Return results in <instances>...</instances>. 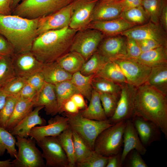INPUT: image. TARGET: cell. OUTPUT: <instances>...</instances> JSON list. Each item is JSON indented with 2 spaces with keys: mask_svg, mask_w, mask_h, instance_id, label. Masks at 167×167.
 I'll use <instances>...</instances> for the list:
<instances>
[{
  "mask_svg": "<svg viewBox=\"0 0 167 167\" xmlns=\"http://www.w3.org/2000/svg\"><path fill=\"white\" fill-rule=\"evenodd\" d=\"M72 131L76 164L86 158L93 150L90 148L81 136L76 132L73 131Z\"/></svg>",
  "mask_w": 167,
  "mask_h": 167,
  "instance_id": "cell-39",
  "label": "cell"
},
{
  "mask_svg": "<svg viewBox=\"0 0 167 167\" xmlns=\"http://www.w3.org/2000/svg\"><path fill=\"white\" fill-rule=\"evenodd\" d=\"M136 88L128 83L122 84L115 112L111 117L108 118L112 124L131 119L134 116Z\"/></svg>",
  "mask_w": 167,
  "mask_h": 167,
  "instance_id": "cell-12",
  "label": "cell"
},
{
  "mask_svg": "<svg viewBox=\"0 0 167 167\" xmlns=\"http://www.w3.org/2000/svg\"><path fill=\"white\" fill-rule=\"evenodd\" d=\"M84 97L82 94L78 93L74 94L71 98L80 111L85 109L87 107Z\"/></svg>",
  "mask_w": 167,
  "mask_h": 167,
  "instance_id": "cell-55",
  "label": "cell"
},
{
  "mask_svg": "<svg viewBox=\"0 0 167 167\" xmlns=\"http://www.w3.org/2000/svg\"><path fill=\"white\" fill-rule=\"evenodd\" d=\"M123 148L121 157L122 164L127 155L132 150H136L142 155H145L147 152L146 148L142 143L131 119L126 121L123 136Z\"/></svg>",
  "mask_w": 167,
  "mask_h": 167,
  "instance_id": "cell-22",
  "label": "cell"
},
{
  "mask_svg": "<svg viewBox=\"0 0 167 167\" xmlns=\"http://www.w3.org/2000/svg\"><path fill=\"white\" fill-rule=\"evenodd\" d=\"M0 167H12L11 159L0 161Z\"/></svg>",
  "mask_w": 167,
  "mask_h": 167,
  "instance_id": "cell-58",
  "label": "cell"
},
{
  "mask_svg": "<svg viewBox=\"0 0 167 167\" xmlns=\"http://www.w3.org/2000/svg\"><path fill=\"white\" fill-rule=\"evenodd\" d=\"M43 106L35 107V109L18 123L10 131L14 136L22 138H28L32 129L38 125L43 126L46 125V121L39 115L40 111Z\"/></svg>",
  "mask_w": 167,
  "mask_h": 167,
  "instance_id": "cell-23",
  "label": "cell"
},
{
  "mask_svg": "<svg viewBox=\"0 0 167 167\" xmlns=\"http://www.w3.org/2000/svg\"><path fill=\"white\" fill-rule=\"evenodd\" d=\"M27 83L32 86L37 92V93L43 86L45 82L41 73L35 74L27 79Z\"/></svg>",
  "mask_w": 167,
  "mask_h": 167,
  "instance_id": "cell-47",
  "label": "cell"
},
{
  "mask_svg": "<svg viewBox=\"0 0 167 167\" xmlns=\"http://www.w3.org/2000/svg\"><path fill=\"white\" fill-rule=\"evenodd\" d=\"M135 59L151 68L167 64V47L161 46L142 52Z\"/></svg>",
  "mask_w": 167,
  "mask_h": 167,
  "instance_id": "cell-25",
  "label": "cell"
},
{
  "mask_svg": "<svg viewBox=\"0 0 167 167\" xmlns=\"http://www.w3.org/2000/svg\"><path fill=\"white\" fill-rule=\"evenodd\" d=\"M61 114L67 118L69 126L72 131L81 136L93 150L95 140L99 135L113 124L108 119L97 121L86 118L80 111L76 113L63 112Z\"/></svg>",
  "mask_w": 167,
  "mask_h": 167,
  "instance_id": "cell-4",
  "label": "cell"
},
{
  "mask_svg": "<svg viewBox=\"0 0 167 167\" xmlns=\"http://www.w3.org/2000/svg\"><path fill=\"white\" fill-rule=\"evenodd\" d=\"M75 0H22L11 15L29 19L40 18L53 13Z\"/></svg>",
  "mask_w": 167,
  "mask_h": 167,
  "instance_id": "cell-5",
  "label": "cell"
},
{
  "mask_svg": "<svg viewBox=\"0 0 167 167\" xmlns=\"http://www.w3.org/2000/svg\"><path fill=\"white\" fill-rule=\"evenodd\" d=\"M109 61L96 51L85 62L80 71L84 75H95Z\"/></svg>",
  "mask_w": 167,
  "mask_h": 167,
  "instance_id": "cell-36",
  "label": "cell"
},
{
  "mask_svg": "<svg viewBox=\"0 0 167 167\" xmlns=\"http://www.w3.org/2000/svg\"><path fill=\"white\" fill-rule=\"evenodd\" d=\"M37 94L36 91L27 83L22 88L17 97L25 100H33V101Z\"/></svg>",
  "mask_w": 167,
  "mask_h": 167,
  "instance_id": "cell-48",
  "label": "cell"
},
{
  "mask_svg": "<svg viewBox=\"0 0 167 167\" xmlns=\"http://www.w3.org/2000/svg\"><path fill=\"white\" fill-rule=\"evenodd\" d=\"M143 145L150 146L155 141H160L162 132L153 122L136 115L131 119Z\"/></svg>",
  "mask_w": 167,
  "mask_h": 167,
  "instance_id": "cell-17",
  "label": "cell"
},
{
  "mask_svg": "<svg viewBox=\"0 0 167 167\" xmlns=\"http://www.w3.org/2000/svg\"><path fill=\"white\" fill-rule=\"evenodd\" d=\"M136 26L137 25L120 17L109 20L92 21L86 28L98 30L105 37L120 35L123 32Z\"/></svg>",
  "mask_w": 167,
  "mask_h": 167,
  "instance_id": "cell-20",
  "label": "cell"
},
{
  "mask_svg": "<svg viewBox=\"0 0 167 167\" xmlns=\"http://www.w3.org/2000/svg\"><path fill=\"white\" fill-rule=\"evenodd\" d=\"M143 0H120L118 2L122 11L141 5Z\"/></svg>",
  "mask_w": 167,
  "mask_h": 167,
  "instance_id": "cell-52",
  "label": "cell"
},
{
  "mask_svg": "<svg viewBox=\"0 0 167 167\" xmlns=\"http://www.w3.org/2000/svg\"><path fill=\"white\" fill-rule=\"evenodd\" d=\"M56 61L64 70L71 74L80 71L86 62L80 54L70 51L59 58Z\"/></svg>",
  "mask_w": 167,
  "mask_h": 167,
  "instance_id": "cell-29",
  "label": "cell"
},
{
  "mask_svg": "<svg viewBox=\"0 0 167 167\" xmlns=\"http://www.w3.org/2000/svg\"><path fill=\"white\" fill-rule=\"evenodd\" d=\"M27 83L26 79L16 76L2 88L7 96H13L17 97L22 88Z\"/></svg>",
  "mask_w": 167,
  "mask_h": 167,
  "instance_id": "cell-44",
  "label": "cell"
},
{
  "mask_svg": "<svg viewBox=\"0 0 167 167\" xmlns=\"http://www.w3.org/2000/svg\"></svg>",
  "mask_w": 167,
  "mask_h": 167,
  "instance_id": "cell-61",
  "label": "cell"
},
{
  "mask_svg": "<svg viewBox=\"0 0 167 167\" xmlns=\"http://www.w3.org/2000/svg\"><path fill=\"white\" fill-rule=\"evenodd\" d=\"M113 61L119 66L128 84L138 87L146 83L151 67L135 59L125 58Z\"/></svg>",
  "mask_w": 167,
  "mask_h": 167,
  "instance_id": "cell-10",
  "label": "cell"
},
{
  "mask_svg": "<svg viewBox=\"0 0 167 167\" xmlns=\"http://www.w3.org/2000/svg\"><path fill=\"white\" fill-rule=\"evenodd\" d=\"M11 0H0V14L5 15H11L10 7Z\"/></svg>",
  "mask_w": 167,
  "mask_h": 167,
  "instance_id": "cell-56",
  "label": "cell"
},
{
  "mask_svg": "<svg viewBox=\"0 0 167 167\" xmlns=\"http://www.w3.org/2000/svg\"><path fill=\"white\" fill-rule=\"evenodd\" d=\"M38 19L0 14V34L11 44L15 53L31 51L37 36Z\"/></svg>",
  "mask_w": 167,
  "mask_h": 167,
  "instance_id": "cell-3",
  "label": "cell"
},
{
  "mask_svg": "<svg viewBox=\"0 0 167 167\" xmlns=\"http://www.w3.org/2000/svg\"><path fill=\"white\" fill-rule=\"evenodd\" d=\"M160 24L167 32V0H162V4L160 17Z\"/></svg>",
  "mask_w": 167,
  "mask_h": 167,
  "instance_id": "cell-53",
  "label": "cell"
},
{
  "mask_svg": "<svg viewBox=\"0 0 167 167\" xmlns=\"http://www.w3.org/2000/svg\"><path fill=\"white\" fill-rule=\"evenodd\" d=\"M16 76L11 56H2L0 58V88L4 87Z\"/></svg>",
  "mask_w": 167,
  "mask_h": 167,
  "instance_id": "cell-38",
  "label": "cell"
},
{
  "mask_svg": "<svg viewBox=\"0 0 167 167\" xmlns=\"http://www.w3.org/2000/svg\"><path fill=\"white\" fill-rule=\"evenodd\" d=\"M96 51L109 60L126 58V37L121 35L105 37Z\"/></svg>",
  "mask_w": 167,
  "mask_h": 167,
  "instance_id": "cell-16",
  "label": "cell"
},
{
  "mask_svg": "<svg viewBox=\"0 0 167 167\" xmlns=\"http://www.w3.org/2000/svg\"><path fill=\"white\" fill-rule=\"evenodd\" d=\"M18 148L16 157L11 161L12 167H46L42 152L33 139L16 136Z\"/></svg>",
  "mask_w": 167,
  "mask_h": 167,
  "instance_id": "cell-7",
  "label": "cell"
},
{
  "mask_svg": "<svg viewBox=\"0 0 167 167\" xmlns=\"http://www.w3.org/2000/svg\"><path fill=\"white\" fill-rule=\"evenodd\" d=\"M126 39V58L136 59L142 52L137 42L132 38Z\"/></svg>",
  "mask_w": 167,
  "mask_h": 167,
  "instance_id": "cell-46",
  "label": "cell"
},
{
  "mask_svg": "<svg viewBox=\"0 0 167 167\" xmlns=\"http://www.w3.org/2000/svg\"><path fill=\"white\" fill-rule=\"evenodd\" d=\"M122 151L118 154L108 157V162L106 167H122Z\"/></svg>",
  "mask_w": 167,
  "mask_h": 167,
  "instance_id": "cell-54",
  "label": "cell"
},
{
  "mask_svg": "<svg viewBox=\"0 0 167 167\" xmlns=\"http://www.w3.org/2000/svg\"><path fill=\"white\" fill-rule=\"evenodd\" d=\"M122 12V8L118 0H98L94 8L91 21L116 19L120 17Z\"/></svg>",
  "mask_w": 167,
  "mask_h": 167,
  "instance_id": "cell-21",
  "label": "cell"
},
{
  "mask_svg": "<svg viewBox=\"0 0 167 167\" xmlns=\"http://www.w3.org/2000/svg\"><path fill=\"white\" fill-rule=\"evenodd\" d=\"M34 107L43 106L46 114L52 116L59 113V108L54 84L45 82L33 100Z\"/></svg>",
  "mask_w": 167,
  "mask_h": 167,
  "instance_id": "cell-19",
  "label": "cell"
},
{
  "mask_svg": "<svg viewBox=\"0 0 167 167\" xmlns=\"http://www.w3.org/2000/svg\"><path fill=\"white\" fill-rule=\"evenodd\" d=\"M11 57L16 76L26 79L40 72L44 65L31 51L14 53Z\"/></svg>",
  "mask_w": 167,
  "mask_h": 167,
  "instance_id": "cell-14",
  "label": "cell"
},
{
  "mask_svg": "<svg viewBox=\"0 0 167 167\" xmlns=\"http://www.w3.org/2000/svg\"><path fill=\"white\" fill-rule=\"evenodd\" d=\"M108 157L92 151L83 161L76 164V167H106Z\"/></svg>",
  "mask_w": 167,
  "mask_h": 167,
  "instance_id": "cell-42",
  "label": "cell"
},
{
  "mask_svg": "<svg viewBox=\"0 0 167 167\" xmlns=\"http://www.w3.org/2000/svg\"><path fill=\"white\" fill-rule=\"evenodd\" d=\"M105 37L100 31L86 28L78 30L75 34L70 48V51L80 54L85 61L95 53Z\"/></svg>",
  "mask_w": 167,
  "mask_h": 167,
  "instance_id": "cell-8",
  "label": "cell"
},
{
  "mask_svg": "<svg viewBox=\"0 0 167 167\" xmlns=\"http://www.w3.org/2000/svg\"><path fill=\"white\" fill-rule=\"evenodd\" d=\"M79 111V110L74 102L70 98L63 103L59 114H61L63 112L74 113H78Z\"/></svg>",
  "mask_w": 167,
  "mask_h": 167,
  "instance_id": "cell-51",
  "label": "cell"
},
{
  "mask_svg": "<svg viewBox=\"0 0 167 167\" xmlns=\"http://www.w3.org/2000/svg\"><path fill=\"white\" fill-rule=\"evenodd\" d=\"M126 121L113 124L103 131L95 140L94 150L108 157L121 152Z\"/></svg>",
  "mask_w": 167,
  "mask_h": 167,
  "instance_id": "cell-6",
  "label": "cell"
},
{
  "mask_svg": "<svg viewBox=\"0 0 167 167\" xmlns=\"http://www.w3.org/2000/svg\"><path fill=\"white\" fill-rule=\"evenodd\" d=\"M88 105L80 111L84 117L97 121L108 119L105 113L100 98V94L93 89Z\"/></svg>",
  "mask_w": 167,
  "mask_h": 167,
  "instance_id": "cell-27",
  "label": "cell"
},
{
  "mask_svg": "<svg viewBox=\"0 0 167 167\" xmlns=\"http://www.w3.org/2000/svg\"><path fill=\"white\" fill-rule=\"evenodd\" d=\"M120 17L136 25L143 24L150 21L148 15L142 5L122 11Z\"/></svg>",
  "mask_w": 167,
  "mask_h": 167,
  "instance_id": "cell-37",
  "label": "cell"
},
{
  "mask_svg": "<svg viewBox=\"0 0 167 167\" xmlns=\"http://www.w3.org/2000/svg\"><path fill=\"white\" fill-rule=\"evenodd\" d=\"M120 84L127 83L120 67L113 61H108L95 75Z\"/></svg>",
  "mask_w": 167,
  "mask_h": 167,
  "instance_id": "cell-30",
  "label": "cell"
},
{
  "mask_svg": "<svg viewBox=\"0 0 167 167\" xmlns=\"http://www.w3.org/2000/svg\"><path fill=\"white\" fill-rule=\"evenodd\" d=\"M92 84L93 89L99 93L118 95L120 94L122 86V84L95 76L92 79Z\"/></svg>",
  "mask_w": 167,
  "mask_h": 167,
  "instance_id": "cell-34",
  "label": "cell"
},
{
  "mask_svg": "<svg viewBox=\"0 0 167 167\" xmlns=\"http://www.w3.org/2000/svg\"><path fill=\"white\" fill-rule=\"evenodd\" d=\"M95 75H84L80 71L72 74L71 81L84 97L89 101L91 97L93 88L92 81Z\"/></svg>",
  "mask_w": 167,
  "mask_h": 167,
  "instance_id": "cell-32",
  "label": "cell"
},
{
  "mask_svg": "<svg viewBox=\"0 0 167 167\" xmlns=\"http://www.w3.org/2000/svg\"><path fill=\"white\" fill-rule=\"evenodd\" d=\"M100 98L105 115L108 118L113 114L118 101L120 95L102 93Z\"/></svg>",
  "mask_w": 167,
  "mask_h": 167,
  "instance_id": "cell-41",
  "label": "cell"
},
{
  "mask_svg": "<svg viewBox=\"0 0 167 167\" xmlns=\"http://www.w3.org/2000/svg\"><path fill=\"white\" fill-rule=\"evenodd\" d=\"M136 41L142 53L149 51L160 46H163L160 43L152 40H143Z\"/></svg>",
  "mask_w": 167,
  "mask_h": 167,
  "instance_id": "cell-50",
  "label": "cell"
},
{
  "mask_svg": "<svg viewBox=\"0 0 167 167\" xmlns=\"http://www.w3.org/2000/svg\"><path fill=\"white\" fill-rule=\"evenodd\" d=\"M78 31L68 26L45 32L36 38L31 51L44 64L55 61L70 51Z\"/></svg>",
  "mask_w": 167,
  "mask_h": 167,
  "instance_id": "cell-2",
  "label": "cell"
},
{
  "mask_svg": "<svg viewBox=\"0 0 167 167\" xmlns=\"http://www.w3.org/2000/svg\"><path fill=\"white\" fill-rule=\"evenodd\" d=\"M146 83L167 96V64L152 67Z\"/></svg>",
  "mask_w": 167,
  "mask_h": 167,
  "instance_id": "cell-28",
  "label": "cell"
},
{
  "mask_svg": "<svg viewBox=\"0 0 167 167\" xmlns=\"http://www.w3.org/2000/svg\"><path fill=\"white\" fill-rule=\"evenodd\" d=\"M47 125L36 126L31 131L29 136L38 142L48 136H57L69 127L67 118L62 115H56L50 118Z\"/></svg>",
  "mask_w": 167,
  "mask_h": 167,
  "instance_id": "cell-18",
  "label": "cell"
},
{
  "mask_svg": "<svg viewBox=\"0 0 167 167\" xmlns=\"http://www.w3.org/2000/svg\"><path fill=\"white\" fill-rule=\"evenodd\" d=\"M98 0H75L72 3L69 27L77 30L85 28L91 22L92 13Z\"/></svg>",
  "mask_w": 167,
  "mask_h": 167,
  "instance_id": "cell-13",
  "label": "cell"
},
{
  "mask_svg": "<svg viewBox=\"0 0 167 167\" xmlns=\"http://www.w3.org/2000/svg\"><path fill=\"white\" fill-rule=\"evenodd\" d=\"M22 0H11L10 7L12 12Z\"/></svg>",
  "mask_w": 167,
  "mask_h": 167,
  "instance_id": "cell-59",
  "label": "cell"
},
{
  "mask_svg": "<svg viewBox=\"0 0 167 167\" xmlns=\"http://www.w3.org/2000/svg\"><path fill=\"white\" fill-rule=\"evenodd\" d=\"M72 3L53 13L39 18L37 31V36L49 31L68 27Z\"/></svg>",
  "mask_w": 167,
  "mask_h": 167,
  "instance_id": "cell-15",
  "label": "cell"
},
{
  "mask_svg": "<svg viewBox=\"0 0 167 167\" xmlns=\"http://www.w3.org/2000/svg\"><path fill=\"white\" fill-rule=\"evenodd\" d=\"M54 85L59 112L66 101L71 98L74 94L80 93L71 80L64 81Z\"/></svg>",
  "mask_w": 167,
  "mask_h": 167,
  "instance_id": "cell-33",
  "label": "cell"
},
{
  "mask_svg": "<svg viewBox=\"0 0 167 167\" xmlns=\"http://www.w3.org/2000/svg\"><path fill=\"white\" fill-rule=\"evenodd\" d=\"M134 115L153 122L167 138V96L147 83L136 88Z\"/></svg>",
  "mask_w": 167,
  "mask_h": 167,
  "instance_id": "cell-1",
  "label": "cell"
},
{
  "mask_svg": "<svg viewBox=\"0 0 167 167\" xmlns=\"http://www.w3.org/2000/svg\"><path fill=\"white\" fill-rule=\"evenodd\" d=\"M14 53L11 45L4 36L0 34V56H11Z\"/></svg>",
  "mask_w": 167,
  "mask_h": 167,
  "instance_id": "cell-49",
  "label": "cell"
},
{
  "mask_svg": "<svg viewBox=\"0 0 167 167\" xmlns=\"http://www.w3.org/2000/svg\"><path fill=\"white\" fill-rule=\"evenodd\" d=\"M7 95L2 88H0V110L4 106L6 102Z\"/></svg>",
  "mask_w": 167,
  "mask_h": 167,
  "instance_id": "cell-57",
  "label": "cell"
},
{
  "mask_svg": "<svg viewBox=\"0 0 167 167\" xmlns=\"http://www.w3.org/2000/svg\"><path fill=\"white\" fill-rule=\"evenodd\" d=\"M18 98L13 96H7L4 106L0 110V127L6 129L11 116Z\"/></svg>",
  "mask_w": 167,
  "mask_h": 167,
  "instance_id": "cell-43",
  "label": "cell"
},
{
  "mask_svg": "<svg viewBox=\"0 0 167 167\" xmlns=\"http://www.w3.org/2000/svg\"><path fill=\"white\" fill-rule=\"evenodd\" d=\"M16 138L6 129L0 127V157L7 151L12 157L15 158L17 151L15 148Z\"/></svg>",
  "mask_w": 167,
  "mask_h": 167,
  "instance_id": "cell-35",
  "label": "cell"
},
{
  "mask_svg": "<svg viewBox=\"0 0 167 167\" xmlns=\"http://www.w3.org/2000/svg\"><path fill=\"white\" fill-rule=\"evenodd\" d=\"M162 4V0H143L141 5L150 21L157 24H160V17Z\"/></svg>",
  "mask_w": 167,
  "mask_h": 167,
  "instance_id": "cell-40",
  "label": "cell"
},
{
  "mask_svg": "<svg viewBox=\"0 0 167 167\" xmlns=\"http://www.w3.org/2000/svg\"><path fill=\"white\" fill-rule=\"evenodd\" d=\"M40 72L45 82L53 84L71 80L72 76V74L64 70L56 61L44 64Z\"/></svg>",
  "mask_w": 167,
  "mask_h": 167,
  "instance_id": "cell-24",
  "label": "cell"
},
{
  "mask_svg": "<svg viewBox=\"0 0 167 167\" xmlns=\"http://www.w3.org/2000/svg\"><path fill=\"white\" fill-rule=\"evenodd\" d=\"M57 137L67 156L69 167H76V161L72 129L69 126Z\"/></svg>",
  "mask_w": 167,
  "mask_h": 167,
  "instance_id": "cell-31",
  "label": "cell"
},
{
  "mask_svg": "<svg viewBox=\"0 0 167 167\" xmlns=\"http://www.w3.org/2000/svg\"><path fill=\"white\" fill-rule=\"evenodd\" d=\"M135 149L131 150L127 155L122 164V167H148V166L141 156Z\"/></svg>",
  "mask_w": 167,
  "mask_h": 167,
  "instance_id": "cell-45",
  "label": "cell"
},
{
  "mask_svg": "<svg viewBox=\"0 0 167 167\" xmlns=\"http://www.w3.org/2000/svg\"><path fill=\"white\" fill-rule=\"evenodd\" d=\"M2 56H0V58H1Z\"/></svg>",
  "mask_w": 167,
  "mask_h": 167,
  "instance_id": "cell-60",
  "label": "cell"
},
{
  "mask_svg": "<svg viewBox=\"0 0 167 167\" xmlns=\"http://www.w3.org/2000/svg\"><path fill=\"white\" fill-rule=\"evenodd\" d=\"M120 35L136 41L153 40L167 47V32L160 24H156L150 21L143 24L133 27Z\"/></svg>",
  "mask_w": 167,
  "mask_h": 167,
  "instance_id": "cell-11",
  "label": "cell"
},
{
  "mask_svg": "<svg viewBox=\"0 0 167 167\" xmlns=\"http://www.w3.org/2000/svg\"><path fill=\"white\" fill-rule=\"evenodd\" d=\"M33 107L34 102L33 100L18 98L6 129L10 132L14 126L32 110Z\"/></svg>",
  "mask_w": 167,
  "mask_h": 167,
  "instance_id": "cell-26",
  "label": "cell"
},
{
  "mask_svg": "<svg viewBox=\"0 0 167 167\" xmlns=\"http://www.w3.org/2000/svg\"><path fill=\"white\" fill-rule=\"evenodd\" d=\"M46 167H69L67 156L57 136L45 137L38 142Z\"/></svg>",
  "mask_w": 167,
  "mask_h": 167,
  "instance_id": "cell-9",
  "label": "cell"
}]
</instances>
